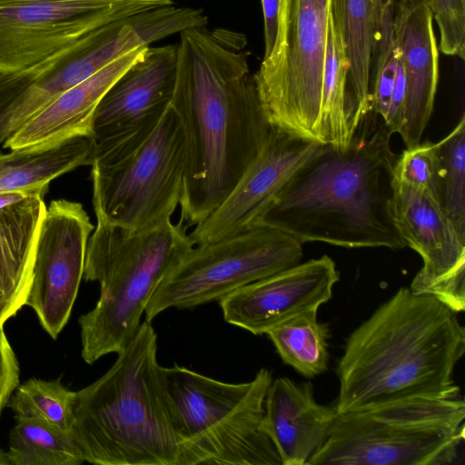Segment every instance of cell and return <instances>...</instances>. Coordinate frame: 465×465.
Here are the masks:
<instances>
[{
  "label": "cell",
  "mask_w": 465,
  "mask_h": 465,
  "mask_svg": "<svg viewBox=\"0 0 465 465\" xmlns=\"http://www.w3.org/2000/svg\"><path fill=\"white\" fill-rule=\"evenodd\" d=\"M247 39L225 28L192 27L176 45L170 105L184 135L180 221L207 218L262 151L272 125L250 72Z\"/></svg>",
  "instance_id": "1"
},
{
  "label": "cell",
  "mask_w": 465,
  "mask_h": 465,
  "mask_svg": "<svg viewBox=\"0 0 465 465\" xmlns=\"http://www.w3.org/2000/svg\"><path fill=\"white\" fill-rule=\"evenodd\" d=\"M391 135L371 110L346 147L322 144L255 223L283 231L302 243L405 248L393 213L398 155L391 146Z\"/></svg>",
  "instance_id": "2"
},
{
  "label": "cell",
  "mask_w": 465,
  "mask_h": 465,
  "mask_svg": "<svg viewBox=\"0 0 465 465\" xmlns=\"http://www.w3.org/2000/svg\"><path fill=\"white\" fill-rule=\"evenodd\" d=\"M464 352L465 329L457 312L401 287L347 338L333 407L344 413L460 397L454 370Z\"/></svg>",
  "instance_id": "3"
},
{
  "label": "cell",
  "mask_w": 465,
  "mask_h": 465,
  "mask_svg": "<svg viewBox=\"0 0 465 465\" xmlns=\"http://www.w3.org/2000/svg\"><path fill=\"white\" fill-rule=\"evenodd\" d=\"M97 381L76 391L73 436L84 462L180 465V441L151 322Z\"/></svg>",
  "instance_id": "4"
},
{
  "label": "cell",
  "mask_w": 465,
  "mask_h": 465,
  "mask_svg": "<svg viewBox=\"0 0 465 465\" xmlns=\"http://www.w3.org/2000/svg\"><path fill=\"white\" fill-rule=\"evenodd\" d=\"M186 230L171 218L140 231L96 220L83 278L99 282L100 296L79 318L86 363L117 354L134 338L156 288L194 246Z\"/></svg>",
  "instance_id": "5"
},
{
  "label": "cell",
  "mask_w": 465,
  "mask_h": 465,
  "mask_svg": "<svg viewBox=\"0 0 465 465\" xmlns=\"http://www.w3.org/2000/svg\"><path fill=\"white\" fill-rule=\"evenodd\" d=\"M180 441V465H282L263 429L272 371L247 382L221 381L185 367L162 366Z\"/></svg>",
  "instance_id": "6"
},
{
  "label": "cell",
  "mask_w": 465,
  "mask_h": 465,
  "mask_svg": "<svg viewBox=\"0 0 465 465\" xmlns=\"http://www.w3.org/2000/svg\"><path fill=\"white\" fill-rule=\"evenodd\" d=\"M460 398L417 399L337 413L307 465H446L464 440Z\"/></svg>",
  "instance_id": "7"
},
{
  "label": "cell",
  "mask_w": 465,
  "mask_h": 465,
  "mask_svg": "<svg viewBox=\"0 0 465 465\" xmlns=\"http://www.w3.org/2000/svg\"><path fill=\"white\" fill-rule=\"evenodd\" d=\"M91 166L96 220L140 231L170 219L185 172L178 115L169 104L155 125L94 158Z\"/></svg>",
  "instance_id": "8"
},
{
  "label": "cell",
  "mask_w": 465,
  "mask_h": 465,
  "mask_svg": "<svg viewBox=\"0 0 465 465\" xmlns=\"http://www.w3.org/2000/svg\"><path fill=\"white\" fill-rule=\"evenodd\" d=\"M330 0H280L273 48L253 74L270 124L319 143Z\"/></svg>",
  "instance_id": "9"
},
{
  "label": "cell",
  "mask_w": 465,
  "mask_h": 465,
  "mask_svg": "<svg viewBox=\"0 0 465 465\" xmlns=\"http://www.w3.org/2000/svg\"><path fill=\"white\" fill-rule=\"evenodd\" d=\"M302 243L287 232L255 223L216 241L194 245L163 279L145 320L172 308L219 302L231 292L298 264Z\"/></svg>",
  "instance_id": "10"
},
{
  "label": "cell",
  "mask_w": 465,
  "mask_h": 465,
  "mask_svg": "<svg viewBox=\"0 0 465 465\" xmlns=\"http://www.w3.org/2000/svg\"><path fill=\"white\" fill-rule=\"evenodd\" d=\"M143 43L141 26L122 17L39 64L0 73V145L63 93Z\"/></svg>",
  "instance_id": "11"
},
{
  "label": "cell",
  "mask_w": 465,
  "mask_h": 465,
  "mask_svg": "<svg viewBox=\"0 0 465 465\" xmlns=\"http://www.w3.org/2000/svg\"><path fill=\"white\" fill-rule=\"evenodd\" d=\"M172 0H0V73L26 69L118 18Z\"/></svg>",
  "instance_id": "12"
},
{
  "label": "cell",
  "mask_w": 465,
  "mask_h": 465,
  "mask_svg": "<svg viewBox=\"0 0 465 465\" xmlns=\"http://www.w3.org/2000/svg\"><path fill=\"white\" fill-rule=\"evenodd\" d=\"M94 229L80 203L54 200L45 209L25 305L35 311L53 339L57 338L70 318Z\"/></svg>",
  "instance_id": "13"
},
{
  "label": "cell",
  "mask_w": 465,
  "mask_h": 465,
  "mask_svg": "<svg viewBox=\"0 0 465 465\" xmlns=\"http://www.w3.org/2000/svg\"><path fill=\"white\" fill-rule=\"evenodd\" d=\"M393 213L406 243L422 259L414 294L435 297L455 312L465 309V242L426 190L394 180Z\"/></svg>",
  "instance_id": "14"
},
{
  "label": "cell",
  "mask_w": 465,
  "mask_h": 465,
  "mask_svg": "<svg viewBox=\"0 0 465 465\" xmlns=\"http://www.w3.org/2000/svg\"><path fill=\"white\" fill-rule=\"evenodd\" d=\"M175 75L176 45L147 46L95 108L90 135L91 163L157 124L172 100Z\"/></svg>",
  "instance_id": "15"
},
{
  "label": "cell",
  "mask_w": 465,
  "mask_h": 465,
  "mask_svg": "<svg viewBox=\"0 0 465 465\" xmlns=\"http://www.w3.org/2000/svg\"><path fill=\"white\" fill-rule=\"evenodd\" d=\"M340 274L328 255L247 284L219 301L226 322L254 335L330 301Z\"/></svg>",
  "instance_id": "16"
},
{
  "label": "cell",
  "mask_w": 465,
  "mask_h": 465,
  "mask_svg": "<svg viewBox=\"0 0 465 465\" xmlns=\"http://www.w3.org/2000/svg\"><path fill=\"white\" fill-rule=\"evenodd\" d=\"M321 145L272 126L260 155L230 194L189 233L194 245L234 234L254 223L282 185Z\"/></svg>",
  "instance_id": "17"
},
{
  "label": "cell",
  "mask_w": 465,
  "mask_h": 465,
  "mask_svg": "<svg viewBox=\"0 0 465 465\" xmlns=\"http://www.w3.org/2000/svg\"><path fill=\"white\" fill-rule=\"evenodd\" d=\"M394 34L405 77L404 115L399 134L410 148L421 142L439 81V48L427 0L395 2Z\"/></svg>",
  "instance_id": "18"
},
{
  "label": "cell",
  "mask_w": 465,
  "mask_h": 465,
  "mask_svg": "<svg viewBox=\"0 0 465 465\" xmlns=\"http://www.w3.org/2000/svg\"><path fill=\"white\" fill-rule=\"evenodd\" d=\"M337 412L320 404L310 382L272 379L264 401L263 429L282 465H307L325 440Z\"/></svg>",
  "instance_id": "19"
},
{
  "label": "cell",
  "mask_w": 465,
  "mask_h": 465,
  "mask_svg": "<svg viewBox=\"0 0 465 465\" xmlns=\"http://www.w3.org/2000/svg\"><path fill=\"white\" fill-rule=\"evenodd\" d=\"M147 46L134 49L71 87L26 123L2 146L9 150L54 143L72 136L90 137L94 113L114 82Z\"/></svg>",
  "instance_id": "20"
},
{
  "label": "cell",
  "mask_w": 465,
  "mask_h": 465,
  "mask_svg": "<svg viewBox=\"0 0 465 465\" xmlns=\"http://www.w3.org/2000/svg\"><path fill=\"white\" fill-rule=\"evenodd\" d=\"M43 197L35 193L0 209V326L25 305L46 209Z\"/></svg>",
  "instance_id": "21"
},
{
  "label": "cell",
  "mask_w": 465,
  "mask_h": 465,
  "mask_svg": "<svg viewBox=\"0 0 465 465\" xmlns=\"http://www.w3.org/2000/svg\"><path fill=\"white\" fill-rule=\"evenodd\" d=\"M330 13L345 54L344 110L352 135L361 118L371 111L370 71L379 19L372 0H330Z\"/></svg>",
  "instance_id": "22"
},
{
  "label": "cell",
  "mask_w": 465,
  "mask_h": 465,
  "mask_svg": "<svg viewBox=\"0 0 465 465\" xmlns=\"http://www.w3.org/2000/svg\"><path fill=\"white\" fill-rule=\"evenodd\" d=\"M91 163V141L72 136L34 147L0 151V193L48 189L50 183Z\"/></svg>",
  "instance_id": "23"
},
{
  "label": "cell",
  "mask_w": 465,
  "mask_h": 465,
  "mask_svg": "<svg viewBox=\"0 0 465 465\" xmlns=\"http://www.w3.org/2000/svg\"><path fill=\"white\" fill-rule=\"evenodd\" d=\"M282 361L302 375L313 378L328 369L329 327L317 311L295 315L266 332Z\"/></svg>",
  "instance_id": "24"
},
{
  "label": "cell",
  "mask_w": 465,
  "mask_h": 465,
  "mask_svg": "<svg viewBox=\"0 0 465 465\" xmlns=\"http://www.w3.org/2000/svg\"><path fill=\"white\" fill-rule=\"evenodd\" d=\"M15 420L6 452L10 465H80L84 462L72 431L35 419Z\"/></svg>",
  "instance_id": "25"
},
{
  "label": "cell",
  "mask_w": 465,
  "mask_h": 465,
  "mask_svg": "<svg viewBox=\"0 0 465 465\" xmlns=\"http://www.w3.org/2000/svg\"><path fill=\"white\" fill-rule=\"evenodd\" d=\"M346 59L338 28L329 15L322 72L319 142L346 147L351 138L344 110Z\"/></svg>",
  "instance_id": "26"
},
{
  "label": "cell",
  "mask_w": 465,
  "mask_h": 465,
  "mask_svg": "<svg viewBox=\"0 0 465 465\" xmlns=\"http://www.w3.org/2000/svg\"><path fill=\"white\" fill-rule=\"evenodd\" d=\"M439 178L437 201L460 238L465 242V116L437 143Z\"/></svg>",
  "instance_id": "27"
},
{
  "label": "cell",
  "mask_w": 465,
  "mask_h": 465,
  "mask_svg": "<svg viewBox=\"0 0 465 465\" xmlns=\"http://www.w3.org/2000/svg\"><path fill=\"white\" fill-rule=\"evenodd\" d=\"M76 391L64 387L60 379H30L17 386L8 406L15 418L35 419L62 430L72 431Z\"/></svg>",
  "instance_id": "28"
},
{
  "label": "cell",
  "mask_w": 465,
  "mask_h": 465,
  "mask_svg": "<svg viewBox=\"0 0 465 465\" xmlns=\"http://www.w3.org/2000/svg\"><path fill=\"white\" fill-rule=\"evenodd\" d=\"M394 15L395 5L388 2L378 21L370 71L371 110L383 121L389 113L400 59L394 34Z\"/></svg>",
  "instance_id": "29"
},
{
  "label": "cell",
  "mask_w": 465,
  "mask_h": 465,
  "mask_svg": "<svg viewBox=\"0 0 465 465\" xmlns=\"http://www.w3.org/2000/svg\"><path fill=\"white\" fill-rule=\"evenodd\" d=\"M394 180L428 191L438 196L439 158L437 143L426 141L406 148L398 155Z\"/></svg>",
  "instance_id": "30"
},
{
  "label": "cell",
  "mask_w": 465,
  "mask_h": 465,
  "mask_svg": "<svg viewBox=\"0 0 465 465\" xmlns=\"http://www.w3.org/2000/svg\"><path fill=\"white\" fill-rule=\"evenodd\" d=\"M440 32L439 49L465 59V0H427Z\"/></svg>",
  "instance_id": "31"
},
{
  "label": "cell",
  "mask_w": 465,
  "mask_h": 465,
  "mask_svg": "<svg viewBox=\"0 0 465 465\" xmlns=\"http://www.w3.org/2000/svg\"><path fill=\"white\" fill-rule=\"evenodd\" d=\"M18 384V361L3 326H0V413Z\"/></svg>",
  "instance_id": "32"
},
{
  "label": "cell",
  "mask_w": 465,
  "mask_h": 465,
  "mask_svg": "<svg viewBox=\"0 0 465 465\" xmlns=\"http://www.w3.org/2000/svg\"><path fill=\"white\" fill-rule=\"evenodd\" d=\"M261 2L263 15L264 58L270 54L274 45L280 0H261Z\"/></svg>",
  "instance_id": "33"
},
{
  "label": "cell",
  "mask_w": 465,
  "mask_h": 465,
  "mask_svg": "<svg viewBox=\"0 0 465 465\" xmlns=\"http://www.w3.org/2000/svg\"><path fill=\"white\" fill-rule=\"evenodd\" d=\"M389 0H372V3H373V7H374V10H375V13L379 18L380 15H381V12L384 6V5L388 2ZM399 0H394V2H398Z\"/></svg>",
  "instance_id": "34"
},
{
  "label": "cell",
  "mask_w": 465,
  "mask_h": 465,
  "mask_svg": "<svg viewBox=\"0 0 465 465\" xmlns=\"http://www.w3.org/2000/svg\"><path fill=\"white\" fill-rule=\"evenodd\" d=\"M0 465H10L6 452L0 449Z\"/></svg>",
  "instance_id": "35"
}]
</instances>
